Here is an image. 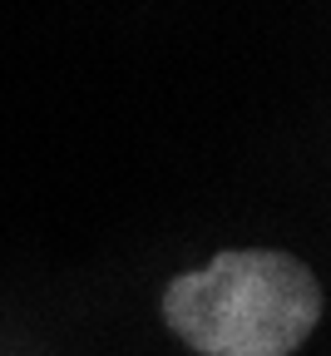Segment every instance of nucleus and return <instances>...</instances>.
Returning a JSON list of instances; mask_svg holds the SVG:
<instances>
[{"instance_id":"nucleus-1","label":"nucleus","mask_w":331,"mask_h":356,"mask_svg":"<svg viewBox=\"0 0 331 356\" xmlns=\"http://www.w3.org/2000/svg\"><path fill=\"white\" fill-rule=\"evenodd\" d=\"M163 322L203 356H292L321 322V287L292 252H218L168 282Z\"/></svg>"}]
</instances>
